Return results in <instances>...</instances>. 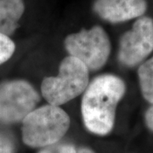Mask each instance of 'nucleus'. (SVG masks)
<instances>
[{
	"instance_id": "f257e3e1",
	"label": "nucleus",
	"mask_w": 153,
	"mask_h": 153,
	"mask_svg": "<svg viewBox=\"0 0 153 153\" xmlns=\"http://www.w3.org/2000/svg\"><path fill=\"white\" fill-rule=\"evenodd\" d=\"M125 90L124 82L111 74L96 76L88 85L81 110L83 123L88 131L98 135H105L111 131L117 106Z\"/></svg>"
},
{
	"instance_id": "f03ea898",
	"label": "nucleus",
	"mask_w": 153,
	"mask_h": 153,
	"mask_svg": "<svg viewBox=\"0 0 153 153\" xmlns=\"http://www.w3.org/2000/svg\"><path fill=\"white\" fill-rule=\"evenodd\" d=\"M22 123L24 143L31 147H46L66 134L70 117L59 105L48 104L33 110Z\"/></svg>"
},
{
	"instance_id": "7ed1b4c3",
	"label": "nucleus",
	"mask_w": 153,
	"mask_h": 153,
	"mask_svg": "<svg viewBox=\"0 0 153 153\" xmlns=\"http://www.w3.org/2000/svg\"><path fill=\"white\" fill-rule=\"evenodd\" d=\"M88 69L81 60L69 55L61 61L59 73L45 77L41 92L49 104L61 105L83 93L88 85Z\"/></svg>"
},
{
	"instance_id": "20e7f679",
	"label": "nucleus",
	"mask_w": 153,
	"mask_h": 153,
	"mask_svg": "<svg viewBox=\"0 0 153 153\" xmlns=\"http://www.w3.org/2000/svg\"><path fill=\"white\" fill-rule=\"evenodd\" d=\"M65 48L88 70L96 71L103 67L109 58L111 42L104 29L95 26L68 35L65 39Z\"/></svg>"
},
{
	"instance_id": "39448f33",
	"label": "nucleus",
	"mask_w": 153,
	"mask_h": 153,
	"mask_svg": "<svg viewBox=\"0 0 153 153\" xmlns=\"http://www.w3.org/2000/svg\"><path fill=\"white\" fill-rule=\"evenodd\" d=\"M39 100V94L29 82L23 80L6 82L0 87V122L23 121Z\"/></svg>"
},
{
	"instance_id": "423d86ee",
	"label": "nucleus",
	"mask_w": 153,
	"mask_h": 153,
	"mask_svg": "<svg viewBox=\"0 0 153 153\" xmlns=\"http://www.w3.org/2000/svg\"><path fill=\"white\" fill-rule=\"evenodd\" d=\"M152 51L153 21L149 17H141L121 38L118 60L123 66L133 67Z\"/></svg>"
},
{
	"instance_id": "0eeeda50",
	"label": "nucleus",
	"mask_w": 153,
	"mask_h": 153,
	"mask_svg": "<svg viewBox=\"0 0 153 153\" xmlns=\"http://www.w3.org/2000/svg\"><path fill=\"white\" fill-rule=\"evenodd\" d=\"M93 8L103 20L118 23L143 16L147 4L146 0H95Z\"/></svg>"
},
{
	"instance_id": "6e6552de",
	"label": "nucleus",
	"mask_w": 153,
	"mask_h": 153,
	"mask_svg": "<svg viewBox=\"0 0 153 153\" xmlns=\"http://www.w3.org/2000/svg\"><path fill=\"white\" fill-rule=\"evenodd\" d=\"M22 0H0V33L10 35L24 12Z\"/></svg>"
},
{
	"instance_id": "1a4fd4ad",
	"label": "nucleus",
	"mask_w": 153,
	"mask_h": 153,
	"mask_svg": "<svg viewBox=\"0 0 153 153\" xmlns=\"http://www.w3.org/2000/svg\"><path fill=\"white\" fill-rule=\"evenodd\" d=\"M138 76L143 97L153 104V56L139 67Z\"/></svg>"
},
{
	"instance_id": "9d476101",
	"label": "nucleus",
	"mask_w": 153,
	"mask_h": 153,
	"mask_svg": "<svg viewBox=\"0 0 153 153\" xmlns=\"http://www.w3.org/2000/svg\"><path fill=\"white\" fill-rule=\"evenodd\" d=\"M15 44L7 35L0 33V65L10 58L15 51Z\"/></svg>"
},
{
	"instance_id": "9b49d317",
	"label": "nucleus",
	"mask_w": 153,
	"mask_h": 153,
	"mask_svg": "<svg viewBox=\"0 0 153 153\" xmlns=\"http://www.w3.org/2000/svg\"><path fill=\"white\" fill-rule=\"evenodd\" d=\"M39 153H77V151L71 144L55 143L44 147Z\"/></svg>"
},
{
	"instance_id": "f8f14e48",
	"label": "nucleus",
	"mask_w": 153,
	"mask_h": 153,
	"mask_svg": "<svg viewBox=\"0 0 153 153\" xmlns=\"http://www.w3.org/2000/svg\"><path fill=\"white\" fill-rule=\"evenodd\" d=\"M15 145L7 134L0 132V153H14Z\"/></svg>"
},
{
	"instance_id": "ddd939ff",
	"label": "nucleus",
	"mask_w": 153,
	"mask_h": 153,
	"mask_svg": "<svg viewBox=\"0 0 153 153\" xmlns=\"http://www.w3.org/2000/svg\"><path fill=\"white\" fill-rule=\"evenodd\" d=\"M146 123L148 128L153 132V104H152L146 112Z\"/></svg>"
},
{
	"instance_id": "4468645a",
	"label": "nucleus",
	"mask_w": 153,
	"mask_h": 153,
	"mask_svg": "<svg viewBox=\"0 0 153 153\" xmlns=\"http://www.w3.org/2000/svg\"><path fill=\"white\" fill-rule=\"evenodd\" d=\"M77 153H94L92 151V150H90V149H88V148H81V149H79L78 151H77Z\"/></svg>"
}]
</instances>
